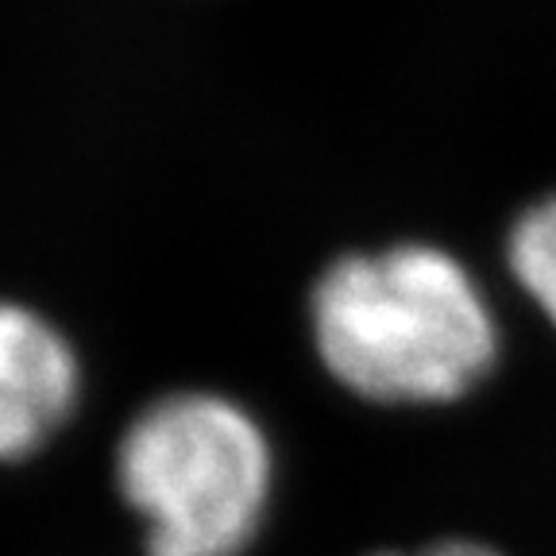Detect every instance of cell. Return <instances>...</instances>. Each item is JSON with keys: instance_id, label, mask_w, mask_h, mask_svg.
Here are the masks:
<instances>
[{"instance_id": "cell-5", "label": "cell", "mask_w": 556, "mask_h": 556, "mask_svg": "<svg viewBox=\"0 0 556 556\" xmlns=\"http://www.w3.org/2000/svg\"><path fill=\"white\" fill-rule=\"evenodd\" d=\"M375 556H506L495 545H483V541H468V538H444V541H429V545L417 548H402V553H375Z\"/></svg>"}, {"instance_id": "cell-1", "label": "cell", "mask_w": 556, "mask_h": 556, "mask_svg": "<svg viewBox=\"0 0 556 556\" xmlns=\"http://www.w3.org/2000/svg\"><path fill=\"white\" fill-rule=\"evenodd\" d=\"M309 332L325 371L379 406L468 399L503 348L479 278L433 243L332 260L313 282Z\"/></svg>"}, {"instance_id": "cell-2", "label": "cell", "mask_w": 556, "mask_h": 556, "mask_svg": "<svg viewBox=\"0 0 556 556\" xmlns=\"http://www.w3.org/2000/svg\"><path fill=\"white\" fill-rule=\"evenodd\" d=\"M116 491L148 556H243L275 498V448L240 402L163 394L116 444Z\"/></svg>"}, {"instance_id": "cell-3", "label": "cell", "mask_w": 556, "mask_h": 556, "mask_svg": "<svg viewBox=\"0 0 556 556\" xmlns=\"http://www.w3.org/2000/svg\"><path fill=\"white\" fill-rule=\"evenodd\" d=\"M81 399V359L43 313L0 302V464H20L66 429Z\"/></svg>"}, {"instance_id": "cell-4", "label": "cell", "mask_w": 556, "mask_h": 556, "mask_svg": "<svg viewBox=\"0 0 556 556\" xmlns=\"http://www.w3.org/2000/svg\"><path fill=\"white\" fill-rule=\"evenodd\" d=\"M506 267L521 294L530 298L556 329V193L533 201L510 225Z\"/></svg>"}]
</instances>
